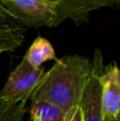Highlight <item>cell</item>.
<instances>
[{
	"label": "cell",
	"instance_id": "9",
	"mask_svg": "<svg viewBox=\"0 0 120 121\" xmlns=\"http://www.w3.org/2000/svg\"><path fill=\"white\" fill-rule=\"evenodd\" d=\"M25 29L0 31V53L14 51L25 40Z\"/></svg>",
	"mask_w": 120,
	"mask_h": 121
},
{
	"label": "cell",
	"instance_id": "2",
	"mask_svg": "<svg viewBox=\"0 0 120 121\" xmlns=\"http://www.w3.org/2000/svg\"><path fill=\"white\" fill-rule=\"evenodd\" d=\"M45 73L43 68H34L23 57L9 75L0 91V100L9 103H27L37 90Z\"/></svg>",
	"mask_w": 120,
	"mask_h": 121
},
{
	"label": "cell",
	"instance_id": "1",
	"mask_svg": "<svg viewBox=\"0 0 120 121\" xmlns=\"http://www.w3.org/2000/svg\"><path fill=\"white\" fill-rule=\"evenodd\" d=\"M91 71V62L85 56L70 54L57 59L45 73L32 102H49L64 113L79 105Z\"/></svg>",
	"mask_w": 120,
	"mask_h": 121
},
{
	"label": "cell",
	"instance_id": "8",
	"mask_svg": "<svg viewBox=\"0 0 120 121\" xmlns=\"http://www.w3.org/2000/svg\"><path fill=\"white\" fill-rule=\"evenodd\" d=\"M31 121H64L65 113L49 102H32L29 109Z\"/></svg>",
	"mask_w": 120,
	"mask_h": 121
},
{
	"label": "cell",
	"instance_id": "13",
	"mask_svg": "<svg viewBox=\"0 0 120 121\" xmlns=\"http://www.w3.org/2000/svg\"><path fill=\"white\" fill-rule=\"evenodd\" d=\"M114 121H120V114H119L118 116H117V118H116V119H115Z\"/></svg>",
	"mask_w": 120,
	"mask_h": 121
},
{
	"label": "cell",
	"instance_id": "4",
	"mask_svg": "<svg viewBox=\"0 0 120 121\" xmlns=\"http://www.w3.org/2000/svg\"><path fill=\"white\" fill-rule=\"evenodd\" d=\"M103 67V56L101 51L97 49L91 62L90 74L79 103L82 113V121H103L101 109V87L99 83V73Z\"/></svg>",
	"mask_w": 120,
	"mask_h": 121
},
{
	"label": "cell",
	"instance_id": "3",
	"mask_svg": "<svg viewBox=\"0 0 120 121\" xmlns=\"http://www.w3.org/2000/svg\"><path fill=\"white\" fill-rule=\"evenodd\" d=\"M0 4L25 27H56L57 8L47 0H0Z\"/></svg>",
	"mask_w": 120,
	"mask_h": 121
},
{
	"label": "cell",
	"instance_id": "6",
	"mask_svg": "<svg viewBox=\"0 0 120 121\" xmlns=\"http://www.w3.org/2000/svg\"><path fill=\"white\" fill-rule=\"evenodd\" d=\"M57 8V26L66 19H71L76 25L87 23L89 14L105 6H114L120 0H47Z\"/></svg>",
	"mask_w": 120,
	"mask_h": 121
},
{
	"label": "cell",
	"instance_id": "7",
	"mask_svg": "<svg viewBox=\"0 0 120 121\" xmlns=\"http://www.w3.org/2000/svg\"><path fill=\"white\" fill-rule=\"evenodd\" d=\"M25 59L34 68H42V65L47 60H57L52 44L43 36H37L33 40Z\"/></svg>",
	"mask_w": 120,
	"mask_h": 121
},
{
	"label": "cell",
	"instance_id": "11",
	"mask_svg": "<svg viewBox=\"0 0 120 121\" xmlns=\"http://www.w3.org/2000/svg\"><path fill=\"white\" fill-rule=\"evenodd\" d=\"M23 29L22 26L0 4V31Z\"/></svg>",
	"mask_w": 120,
	"mask_h": 121
},
{
	"label": "cell",
	"instance_id": "14",
	"mask_svg": "<svg viewBox=\"0 0 120 121\" xmlns=\"http://www.w3.org/2000/svg\"><path fill=\"white\" fill-rule=\"evenodd\" d=\"M2 102H3V101H2V100H0V105L2 104Z\"/></svg>",
	"mask_w": 120,
	"mask_h": 121
},
{
	"label": "cell",
	"instance_id": "10",
	"mask_svg": "<svg viewBox=\"0 0 120 121\" xmlns=\"http://www.w3.org/2000/svg\"><path fill=\"white\" fill-rule=\"evenodd\" d=\"M27 112L25 102H2L0 105V121H21Z\"/></svg>",
	"mask_w": 120,
	"mask_h": 121
},
{
	"label": "cell",
	"instance_id": "12",
	"mask_svg": "<svg viewBox=\"0 0 120 121\" xmlns=\"http://www.w3.org/2000/svg\"><path fill=\"white\" fill-rule=\"evenodd\" d=\"M64 121H82V113L79 105L74 106L69 112L65 114Z\"/></svg>",
	"mask_w": 120,
	"mask_h": 121
},
{
	"label": "cell",
	"instance_id": "5",
	"mask_svg": "<svg viewBox=\"0 0 120 121\" xmlns=\"http://www.w3.org/2000/svg\"><path fill=\"white\" fill-rule=\"evenodd\" d=\"M99 83L103 121H114L120 114V67L116 62L103 67Z\"/></svg>",
	"mask_w": 120,
	"mask_h": 121
}]
</instances>
